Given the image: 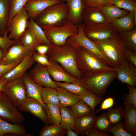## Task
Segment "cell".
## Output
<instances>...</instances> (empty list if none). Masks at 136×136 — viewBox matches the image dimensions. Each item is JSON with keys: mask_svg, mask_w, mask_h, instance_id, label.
Instances as JSON below:
<instances>
[{"mask_svg": "<svg viewBox=\"0 0 136 136\" xmlns=\"http://www.w3.org/2000/svg\"><path fill=\"white\" fill-rule=\"evenodd\" d=\"M92 41L105 56L110 66L116 70L121 65L128 62L126 55L127 49L116 30L106 40Z\"/></svg>", "mask_w": 136, "mask_h": 136, "instance_id": "6da1fadb", "label": "cell"}, {"mask_svg": "<svg viewBox=\"0 0 136 136\" xmlns=\"http://www.w3.org/2000/svg\"><path fill=\"white\" fill-rule=\"evenodd\" d=\"M77 49L67 43L60 46L51 44L46 55L49 60L58 62L72 75L79 79L83 77L79 70L77 64Z\"/></svg>", "mask_w": 136, "mask_h": 136, "instance_id": "7a4b0ae2", "label": "cell"}, {"mask_svg": "<svg viewBox=\"0 0 136 136\" xmlns=\"http://www.w3.org/2000/svg\"><path fill=\"white\" fill-rule=\"evenodd\" d=\"M69 12L67 4L62 2L49 7L33 19L42 28L59 26L67 20Z\"/></svg>", "mask_w": 136, "mask_h": 136, "instance_id": "3957f363", "label": "cell"}, {"mask_svg": "<svg viewBox=\"0 0 136 136\" xmlns=\"http://www.w3.org/2000/svg\"><path fill=\"white\" fill-rule=\"evenodd\" d=\"M76 61L78 68L84 76L93 75L108 70L111 68L103 60L84 47L77 49Z\"/></svg>", "mask_w": 136, "mask_h": 136, "instance_id": "277c9868", "label": "cell"}, {"mask_svg": "<svg viewBox=\"0 0 136 136\" xmlns=\"http://www.w3.org/2000/svg\"><path fill=\"white\" fill-rule=\"evenodd\" d=\"M115 70L84 76L79 79L82 85L97 96L103 97L110 85L116 78Z\"/></svg>", "mask_w": 136, "mask_h": 136, "instance_id": "5b68a950", "label": "cell"}, {"mask_svg": "<svg viewBox=\"0 0 136 136\" xmlns=\"http://www.w3.org/2000/svg\"><path fill=\"white\" fill-rule=\"evenodd\" d=\"M42 29L51 44L56 46L65 44L69 37L76 35L79 32L78 25L67 20L61 26L44 28Z\"/></svg>", "mask_w": 136, "mask_h": 136, "instance_id": "8992f818", "label": "cell"}, {"mask_svg": "<svg viewBox=\"0 0 136 136\" xmlns=\"http://www.w3.org/2000/svg\"><path fill=\"white\" fill-rule=\"evenodd\" d=\"M84 26L82 23L79 24L78 33L69 37L67 39L66 43L76 49L79 46L84 47L98 57L110 66L109 63L105 56L94 42L85 35L83 30Z\"/></svg>", "mask_w": 136, "mask_h": 136, "instance_id": "52a82bcc", "label": "cell"}, {"mask_svg": "<svg viewBox=\"0 0 136 136\" xmlns=\"http://www.w3.org/2000/svg\"><path fill=\"white\" fill-rule=\"evenodd\" d=\"M3 92L7 95L12 103L18 109L27 98L26 87L22 78L8 82Z\"/></svg>", "mask_w": 136, "mask_h": 136, "instance_id": "ba28073f", "label": "cell"}, {"mask_svg": "<svg viewBox=\"0 0 136 136\" xmlns=\"http://www.w3.org/2000/svg\"><path fill=\"white\" fill-rule=\"evenodd\" d=\"M0 117L13 124H21L24 120L23 115L3 91L0 92Z\"/></svg>", "mask_w": 136, "mask_h": 136, "instance_id": "9c48e42d", "label": "cell"}, {"mask_svg": "<svg viewBox=\"0 0 136 136\" xmlns=\"http://www.w3.org/2000/svg\"><path fill=\"white\" fill-rule=\"evenodd\" d=\"M36 51L35 49L23 45L20 40L15 41L5 53L0 64H9L20 63L27 57L31 55Z\"/></svg>", "mask_w": 136, "mask_h": 136, "instance_id": "30bf717a", "label": "cell"}, {"mask_svg": "<svg viewBox=\"0 0 136 136\" xmlns=\"http://www.w3.org/2000/svg\"><path fill=\"white\" fill-rule=\"evenodd\" d=\"M28 19L24 7L13 18L8 27L9 38L15 41L19 40L28 27Z\"/></svg>", "mask_w": 136, "mask_h": 136, "instance_id": "8fae6325", "label": "cell"}, {"mask_svg": "<svg viewBox=\"0 0 136 136\" xmlns=\"http://www.w3.org/2000/svg\"><path fill=\"white\" fill-rule=\"evenodd\" d=\"M115 29L111 23L105 22L95 25L84 26V32L92 41L105 40L111 36Z\"/></svg>", "mask_w": 136, "mask_h": 136, "instance_id": "7c38bea8", "label": "cell"}, {"mask_svg": "<svg viewBox=\"0 0 136 136\" xmlns=\"http://www.w3.org/2000/svg\"><path fill=\"white\" fill-rule=\"evenodd\" d=\"M28 74L34 82L42 87L56 89L58 87L55 82L50 77L45 66L37 63Z\"/></svg>", "mask_w": 136, "mask_h": 136, "instance_id": "4fadbf2b", "label": "cell"}, {"mask_svg": "<svg viewBox=\"0 0 136 136\" xmlns=\"http://www.w3.org/2000/svg\"><path fill=\"white\" fill-rule=\"evenodd\" d=\"M49 60L51 64L45 66L54 80L58 82L81 83L79 79L68 73L58 62L54 60Z\"/></svg>", "mask_w": 136, "mask_h": 136, "instance_id": "5bb4252c", "label": "cell"}, {"mask_svg": "<svg viewBox=\"0 0 136 136\" xmlns=\"http://www.w3.org/2000/svg\"><path fill=\"white\" fill-rule=\"evenodd\" d=\"M19 110L30 113L38 118L45 125L49 124L47 116L42 105L38 100L32 98H27Z\"/></svg>", "mask_w": 136, "mask_h": 136, "instance_id": "9a60e30c", "label": "cell"}, {"mask_svg": "<svg viewBox=\"0 0 136 136\" xmlns=\"http://www.w3.org/2000/svg\"><path fill=\"white\" fill-rule=\"evenodd\" d=\"M62 2V0H29L24 7L27 12L29 19H34L49 7Z\"/></svg>", "mask_w": 136, "mask_h": 136, "instance_id": "2e32d148", "label": "cell"}, {"mask_svg": "<svg viewBox=\"0 0 136 136\" xmlns=\"http://www.w3.org/2000/svg\"><path fill=\"white\" fill-rule=\"evenodd\" d=\"M116 71V78L122 83L136 86V66L128 61L121 65Z\"/></svg>", "mask_w": 136, "mask_h": 136, "instance_id": "e0dca14e", "label": "cell"}, {"mask_svg": "<svg viewBox=\"0 0 136 136\" xmlns=\"http://www.w3.org/2000/svg\"><path fill=\"white\" fill-rule=\"evenodd\" d=\"M35 62L32 55H30L17 66L5 73L3 76L8 82L15 79L21 78L26 71L31 67Z\"/></svg>", "mask_w": 136, "mask_h": 136, "instance_id": "ac0fdd59", "label": "cell"}, {"mask_svg": "<svg viewBox=\"0 0 136 136\" xmlns=\"http://www.w3.org/2000/svg\"><path fill=\"white\" fill-rule=\"evenodd\" d=\"M82 20L85 26H94L106 22L100 9L86 7L82 13Z\"/></svg>", "mask_w": 136, "mask_h": 136, "instance_id": "d6986e66", "label": "cell"}, {"mask_svg": "<svg viewBox=\"0 0 136 136\" xmlns=\"http://www.w3.org/2000/svg\"><path fill=\"white\" fill-rule=\"evenodd\" d=\"M69 9L67 20L78 25L82 23V15L85 7L82 0H66Z\"/></svg>", "mask_w": 136, "mask_h": 136, "instance_id": "ffe728a7", "label": "cell"}, {"mask_svg": "<svg viewBox=\"0 0 136 136\" xmlns=\"http://www.w3.org/2000/svg\"><path fill=\"white\" fill-rule=\"evenodd\" d=\"M21 78L26 87L27 97L36 99L41 103L44 108L45 104L43 102L41 98L43 87L34 82L30 77L28 73L26 72Z\"/></svg>", "mask_w": 136, "mask_h": 136, "instance_id": "44dd1931", "label": "cell"}, {"mask_svg": "<svg viewBox=\"0 0 136 136\" xmlns=\"http://www.w3.org/2000/svg\"><path fill=\"white\" fill-rule=\"evenodd\" d=\"M123 128L127 132L136 135V107L132 105L125 106L123 109Z\"/></svg>", "mask_w": 136, "mask_h": 136, "instance_id": "7402d4cb", "label": "cell"}, {"mask_svg": "<svg viewBox=\"0 0 136 136\" xmlns=\"http://www.w3.org/2000/svg\"><path fill=\"white\" fill-rule=\"evenodd\" d=\"M97 116L92 113L76 118L74 131L80 135H85L87 131L92 127Z\"/></svg>", "mask_w": 136, "mask_h": 136, "instance_id": "603a6c76", "label": "cell"}, {"mask_svg": "<svg viewBox=\"0 0 136 136\" xmlns=\"http://www.w3.org/2000/svg\"><path fill=\"white\" fill-rule=\"evenodd\" d=\"M9 133L17 135L25 136L26 129L21 124L11 123L0 117V136Z\"/></svg>", "mask_w": 136, "mask_h": 136, "instance_id": "cb8c5ba5", "label": "cell"}, {"mask_svg": "<svg viewBox=\"0 0 136 136\" xmlns=\"http://www.w3.org/2000/svg\"><path fill=\"white\" fill-rule=\"evenodd\" d=\"M100 9L105 17L106 22L109 23L126 15L130 12L127 10L121 9L112 4Z\"/></svg>", "mask_w": 136, "mask_h": 136, "instance_id": "d4e9b609", "label": "cell"}, {"mask_svg": "<svg viewBox=\"0 0 136 136\" xmlns=\"http://www.w3.org/2000/svg\"><path fill=\"white\" fill-rule=\"evenodd\" d=\"M115 29L118 32L129 31L133 30L135 27L132 13L117 18L111 23Z\"/></svg>", "mask_w": 136, "mask_h": 136, "instance_id": "484cf974", "label": "cell"}, {"mask_svg": "<svg viewBox=\"0 0 136 136\" xmlns=\"http://www.w3.org/2000/svg\"><path fill=\"white\" fill-rule=\"evenodd\" d=\"M58 93L60 107H69L73 105L81 99V96L72 93L62 88L56 89Z\"/></svg>", "mask_w": 136, "mask_h": 136, "instance_id": "4316f807", "label": "cell"}, {"mask_svg": "<svg viewBox=\"0 0 136 136\" xmlns=\"http://www.w3.org/2000/svg\"><path fill=\"white\" fill-rule=\"evenodd\" d=\"M9 0H0V36L3 37L8 28L9 17Z\"/></svg>", "mask_w": 136, "mask_h": 136, "instance_id": "83f0119b", "label": "cell"}, {"mask_svg": "<svg viewBox=\"0 0 136 136\" xmlns=\"http://www.w3.org/2000/svg\"><path fill=\"white\" fill-rule=\"evenodd\" d=\"M61 119L60 124L65 130H74L75 118L70 108L60 107Z\"/></svg>", "mask_w": 136, "mask_h": 136, "instance_id": "f1b7e54d", "label": "cell"}, {"mask_svg": "<svg viewBox=\"0 0 136 136\" xmlns=\"http://www.w3.org/2000/svg\"><path fill=\"white\" fill-rule=\"evenodd\" d=\"M41 98L44 104H55L60 107V103L58 93L55 88L49 87H43Z\"/></svg>", "mask_w": 136, "mask_h": 136, "instance_id": "f546056e", "label": "cell"}, {"mask_svg": "<svg viewBox=\"0 0 136 136\" xmlns=\"http://www.w3.org/2000/svg\"><path fill=\"white\" fill-rule=\"evenodd\" d=\"M44 109L49 124L51 125L60 124L61 116L60 107L59 106L51 104H45Z\"/></svg>", "mask_w": 136, "mask_h": 136, "instance_id": "4dcf8cb0", "label": "cell"}, {"mask_svg": "<svg viewBox=\"0 0 136 136\" xmlns=\"http://www.w3.org/2000/svg\"><path fill=\"white\" fill-rule=\"evenodd\" d=\"M118 32L127 49L136 52V27L130 31Z\"/></svg>", "mask_w": 136, "mask_h": 136, "instance_id": "1f68e13d", "label": "cell"}, {"mask_svg": "<svg viewBox=\"0 0 136 136\" xmlns=\"http://www.w3.org/2000/svg\"><path fill=\"white\" fill-rule=\"evenodd\" d=\"M57 87L64 88L73 94L82 96L89 90L83 86L81 83H62L55 82Z\"/></svg>", "mask_w": 136, "mask_h": 136, "instance_id": "d6a6232c", "label": "cell"}, {"mask_svg": "<svg viewBox=\"0 0 136 136\" xmlns=\"http://www.w3.org/2000/svg\"><path fill=\"white\" fill-rule=\"evenodd\" d=\"M28 20V28L34 33L40 44L51 45V44L46 38L45 32L41 27L37 24L33 19H29Z\"/></svg>", "mask_w": 136, "mask_h": 136, "instance_id": "836d02e7", "label": "cell"}, {"mask_svg": "<svg viewBox=\"0 0 136 136\" xmlns=\"http://www.w3.org/2000/svg\"><path fill=\"white\" fill-rule=\"evenodd\" d=\"M66 130L61 124L45 125L39 132V136H64Z\"/></svg>", "mask_w": 136, "mask_h": 136, "instance_id": "e575fe53", "label": "cell"}, {"mask_svg": "<svg viewBox=\"0 0 136 136\" xmlns=\"http://www.w3.org/2000/svg\"><path fill=\"white\" fill-rule=\"evenodd\" d=\"M70 108L75 119L93 113L90 107L82 99Z\"/></svg>", "mask_w": 136, "mask_h": 136, "instance_id": "d590c367", "label": "cell"}, {"mask_svg": "<svg viewBox=\"0 0 136 136\" xmlns=\"http://www.w3.org/2000/svg\"><path fill=\"white\" fill-rule=\"evenodd\" d=\"M112 126L106 112L97 116L92 127L100 132H107Z\"/></svg>", "mask_w": 136, "mask_h": 136, "instance_id": "8d00e7d4", "label": "cell"}, {"mask_svg": "<svg viewBox=\"0 0 136 136\" xmlns=\"http://www.w3.org/2000/svg\"><path fill=\"white\" fill-rule=\"evenodd\" d=\"M21 43L24 46L35 49L40 43L33 32L27 28L19 39Z\"/></svg>", "mask_w": 136, "mask_h": 136, "instance_id": "74e56055", "label": "cell"}, {"mask_svg": "<svg viewBox=\"0 0 136 136\" xmlns=\"http://www.w3.org/2000/svg\"><path fill=\"white\" fill-rule=\"evenodd\" d=\"M107 110L108 117L112 126L121 121L123 118V109L122 107L118 106L115 108H111Z\"/></svg>", "mask_w": 136, "mask_h": 136, "instance_id": "f35d334b", "label": "cell"}, {"mask_svg": "<svg viewBox=\"0 0 136 136\" xmlns=\"http://www.w3.org/2000/svg\"><path fill=\"white\" fill-rule=\"evenodd\" d=\"M29 0H9L10 13L8 27L13 18L24 8Z\"/></svg>", "mask_w": 136, "mask_h": 136, "instance_id": "ab89813d", "label": "cell"}, {"mask_svg": "<svg viewBox=\"0 0 136 136\" xmlns=\"http://www.w3.org/2000/svg\"><path fill=\"white\" fill-rule=\"evenodd\" d=\"M81 96V99L90 107L93 112H94L96 106L100 103L103 99V97L97 96L89 90Z\"/></svg>", "mask_w": 136, "mask_h": 136, "instance_id": "60d3db41", "label": "cell"}, {"mask_svg": "<svg viewBox=\"0 0 136 136\" xmlns=\"http://www.w3.org/2000/svg\"><path fill=\"white\" fill-rule=\"evenodd\" d=\"M112 4L132 13L136 9V0H112Z\"/></svg>", "mask_w": 136, "mask_h": 136, "instance_id": "b9f144b4", "label": "cell"}, {"mask_svg": "<svg viewBox=\"0 0 136 136\" xmlns=\"http://www.w3.org/2000/svg\"><path fill=\"white\" fill-rule=\"evenodd\" d=\"M128 92L127 95L121 97L123 101V105L124 106L132 105L136 107V89L135 87L127 84Z\"/></svg>", "mask_w": 136, "mask_h": 136, "instance_id": "7bdbcfd3", "label": "cell"}, {"mask_svg": "<svg viewBox=\"0 0 136 136\" xmlns=\"http://www.w3.org/2000/svg\"><path fill=\"white\" fill-rule=\"evenodd\" d=\"M124 121L122 120L112 126L108 132L115 136H133L131 133L126 131L123 128Z\"/></svg>", "mask_w": 136, "mask_h": 136, "instance_id": "ee69618b", "label": "cell"}, {"mask_svg": "<svg viewBox=\"0 0 136 136\" xmlns=\"http://www.w3.org/2000/svg\"><path fill=\"white\" fill-rule=\"evenodd\" d=\"M112 0H82L85 7L100 9L112 4Z\"/></svg>", "mask_w": 136, "mask_h": 136, "instance_id": "f6af8a7d", "label": "cell"}, {"mask_svg": "<svg viewBox=\"0 0 136 136\" xmlns=\"http://www.w3.org/2000/svg\"><path fill=\"white\" fill-rule=\"evenodd\" d=\"M8 30L5 31L3 37L0 36V46L5 53L9 48L14 43L15 41L10 39L8 37Z\"/></svg>", "mask_w": 136, "mask_h": 136, "instance_id": "bcb514c9", "label": "cell"}, {"mask_svg": "<svg viewBox=\"0 0 136 136\" xmlns=\"http://www.w3.org/2000/svg\"><path fill=\"white\" fill-rule=\"evenodd\" d=\"M32 57L35 62L37 63L44 66L51 64L46 55L40 54L35 51L33 53Z\"/></svg>", "mask_w": 136, "mask_h": 136, "instance_id": "7dc6e473", "label": "cell"}, {"mask_svg": "<svg viewBox=\"0 0 136 136\" xmlns=\"http://www.w3.org/2000/svg\"><path fill=\"white\" fill-rule=\"evenodd\" d=\"M114 103V99L113 97H110L106 98L101 103L100 108L96 111L95 113L101 110H107L112 108Z\"/></svg>", "mask_w": 136, "mask_h": 136, "instance_id": "c3c4849f", "label": "cell"}, {"mask_svg": "<svg viewBox=\"0 0 136 136\" xmlns=\"http://www.w3.org/2000/svg\"><path fill=\"white\" fill-rule=\"evenodd\" d=\"M86 135L87 136H112L109 132H102L93 127L89 129L86 132Z\"/></svg>", "mask_w": 136, "mask_h": 136, "instance_id": "681fc988", "label": "cell"}, {"mask_svg": "<svg viewBox=\"0 0 136 136\" xmlns=\"http://www.w3.org/2000/svg\"><path fill=\"white\" fill-rule=\"evenodd\" d=\"M20 63L7 64H0V77L18 65Z\"/></svg>", "mask_w": 136, "mask_h": 136, "instance_id": "f907efd6", "label": "cell"}, {"mask_svg": "<svg viewBox=\"0 0 136 136\" xmlns=\"http://www.w3.org/2000/svg\"><path fill=\"white\" fill-rule=\"evenodd\" d=\"M50 45L40 44L35 47V51L39 54L42 55H46Z\"/></svg>", "mask_w": 136, "mask_h": 136, "instance_id": "816d5d0a", "label": "cell"}, {"mask_svg": "<svg viewBox=\"0 0 136 136\" xmlns=\"http://www.w3.org/2000/svg\"><path fill=\"white\" fill-rule=\"evenodd\" d=\"M126 55L127 60L136 66V52H131L127 49Z\"/></svg>", "mask_w": 136, "mask_h": 136, "instance_id": "f5cc1de1", "label": "cell"}, {"mask_svg": "<svg viewBox=\"0 0 136 136\" xmlns=\"http://www.w3.org/2000/svg\"><path fill=\"white\" fill-rule=\"evenodd\" d=\"M7 82V80L3 76L0 77V92L3 91L5 86Z\"/></svg>", "mask_w": 136, "mask_h": 136, "instance_id": "db71d44e", "label": "cell"}, {"mask_svg": "<svg viewBox=\"0 0 136 136\" xmlns=\"http://www.w3.org/2000/svg\"><path fill=\"white\" fill-rule=\"evenodd\" d=\"M66 134L67 136H78V134L74 131L70 129L66 130Z\"/></svg>", "mask_w": 136, "mask_h": 136, "instance_id": "11a10c76", "label": "cell"}, {"mask_svg": "<svg viewBox=\"0 0 136 136\" xmlns=\"http://www.w3.org/2000/svg\"><path fill=\"white\" fill-rule=\"evenodd\" d=\"M5 53L4 52L2 48L0 46V61H1L3 58Z\"/></svg>", "mask_w": 136, "mask_h": 136, "instance_id": "9f6ffc18", "label": "cell"}, {"mask_svg": "<svg viewBox=\"0 0 136 136\" xmlns=\"http://www.w3.org/2000/svg\"><path fill=\"white\" fill-rule=\"evenodd\" d=\"M132 14L134 25L136 27V9L133 11Z\"/></svg>", "mask_w": 136, "mask_h": 136, "instance_id": "6f0895ef", "label": "cell"}, {"mask_svg": "<svg viewBox=\"0 0 136 136\" xmlns=\"http://www.w3.org/2000/svg\"><path fill=\"white\" fill-rule=\"evenodd\" d=\"M62 1L64 2H66V0H62Z\"/></svg>", "mask_w": 136, "mask_h": 136, "instance_id": "680465c9", "label": "cell"}]
</instances>
